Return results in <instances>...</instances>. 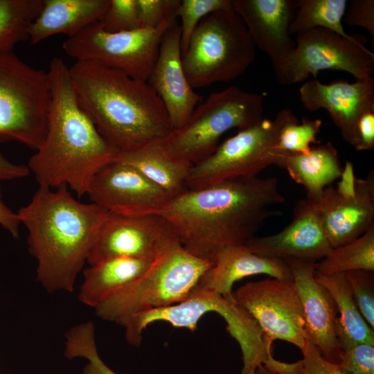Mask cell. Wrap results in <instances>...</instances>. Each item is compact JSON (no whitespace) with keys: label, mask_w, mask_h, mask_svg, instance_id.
<instances>
[{"label":"cell","mask_w":374,"mask_h":374,"mask_svg":"<svg viewBox=\"0 0 374 374\" xmlns=\"http://www.w3.org/2000/svg\"><path fill=\"white\" fill-rule=\"evenodd\" d=\"M296 117L284 108L276 116L239 130L217 146L206 159L191 166L187 177L188 190H197L239 177L258 176L271 166L283 167L287 153L277 149L283 127Z\"/></svg>","instance_id":"obj_9"},{"label":"cell","mask_w":374,"mask_h":374,"mask_svg":"<svg viewBox=\"0 0 374 374\" xmlns=\"http://www.w3.org/2000/svg\"><path fill=\"white\" fill-rule=\"evenodd\" d=\"M233 8V0H182L177 12L180 18L181 55L199 23L208 15Z\"/></svg>","instance_id":"obj_32"},{"label":"cell","mask_w":374,"mask_h":374,"mask_svg":"<svg viewBox=\"0 0 374 374\" xmlns=\"http://www.w3.org/2000/svg\"><path fill=\"white\" fill-rule=\"evenodd\" d=\"M66 186L39 188L17 212L28 230L37 277L49 292H72L107 211L78 201Z\"/></svg>","instance_id":"obj_3"},{"label":"cell","mask_w":374,"mask_h":374,"mask_svg":"<svg viewBox=\"0 0 374 374\" xmlns=\"http://www.w3.org/2000/svg\"><path fill=\"white\" fill-rule=\"evenodd\" d=\"M344 21L348 26H359L366 29L374 43V1L352 0L348 3Z\"/></svg>","instance_id":"obj_38"},{"label":"cell","mask_w":374,"mask_h":374,"mask_svg":"<svg viewBox=\"0 0 374 374\" xmlns=\"http://www.w3.org/2000/svg\"><path fill=\"white\" fill-rule=\"evenodd\" d=\"M30 172L28 166L13 163L0 152V181L22 179Z\"/></svg>","instance_id":"obj_40"},{"label":"cell","mask_w":374,"mask_h":374,"mask_svg":"<svg viewBox=\"0 0 374 374\" xmlns=\"http://www.w3.org/2000/svg\"><path fill=\"white\" fill-rule=\"evenodd\" d=\"M284 261L290 269L301 299L306 339L324 359L339 365L342 350L336 333L338 309L330 292L315 278L317 262L294 259Z\"/></svg>","instance_id":"obj_17"},{"label":"cell","mask_w":374,"mask_h":374,"mask_svg":"<svg viewBox=\"0 0 374 374\" xmlns=\"http://www.w3.org/2000/svg\"><path fill=\"white\" fill-rule=\"evenodd\" d=\"M48 73L51 98L46 133L28 167L39 188L66 186L81 197L87 194L94 176L114 159L116 152L80 105L66 63L53 57Z\"/></svg>","instance_id":"obj_2"},{"label":"cell","mask_w":374,"mask_h":374,"mask_svg":"<svg viewBox=\"0 0 374 374\" xmlns=\"http://www.w3.org/2000/svg\"><path fill=\"white\" fill-rule=\"evenodd\" d=\"M64 356L69 359L82 357L88 359L83 374H117L100 359L95 341L94 326L87 321L73 326L66 333Z\"/></svg>","instance_id":"obj_30"},{"label":"cell","mask_w":374,"mask_h":374,"mask_svg":"<svg viewBox=\"0 0 374 374\" xmlns=\"http://www.w3.org/2000/svg\"><path fill=\"white\" fill-rule=\"evenodd\" d=\"M87 195L108 213L127 216L160 214L172 199L135 168L114 159L96 173Z\"/></svg>","instance_id":"obj_14"},{"label":"cell","mask_w":374,"mask_h":374,"mask_svg":"<svg viewBox=\"0 0 374 374\" xmlns=\"http://www.w3.org/2000/svg\"><path fill=\"white\" fill-rule=\"evenodd\" d=\"M20 224L17 213H15L3 202L0 186V226L8 231L12 237L17 238L19 236Z\"/></svg>","instance_id":"obj_41"},{"label":"cell","mask_w":374,"mask_h":374,"mask_svg":"<svg viewBox=\"0 0 374 374\" xmlns=\"http://www.w3.org/2000/svg\"><path fill=\"white\" fill-rule=\"evenodd\" d=\"M240 374H255V370H247V371L242 370Z\"/></svg>","instance_id":"obj_43"},{"label":"cell","mask_w":374,"mask_h":374,"mask_svg":"<svg viewBox=\"0 0 374 374\" xmlns=\"http://www.w3.org/2000/svg\"><path fill=\"white\" fill-rule=\"evenodd\" d=\"M295 46L276 74L282 84L317 78L323 70L342 71L355 80L371 77L374 53L360 38L349 39L329 30L315 28L296 35Z\"/></svg>","instance_id":"obj_11"},{"label":"cell","mask_w":374,"mask_h":374,"mask_svg":"<svg viewBox=\"0 0 374 374\" xmlns=\"http://www.w3.org/2000/svg\"><path fill=\"white\" fill-rule=\"evenodd\" d=\"M110 0H44L42 8L30 26L29 40L37 44L56 34L71 37L97 21Z\"/></svg>","instance_id":"obj_22"},{"label":"cell","mask_w":374,"mask_h":374,"mask_svg":"<svg viewBox=\"0 0 374 374\" xmlns=\"http://www.w3.org/2000/svg\"><path fill=\"white\" fill-rule=\"evenodd\" d=\"M299 98L310 112L326 109L339 130L343 139L354 147L357 139V124L361 117L374 112V78L334 80L329 84L314 78L306 80L299 89Z\"/></svg>","instance_id":"obj_15"},{"label":"cell","mask_w":374,"mask_h":374,"mask_svg":"<svg viewBox=\"0 0 374 374\" xmlns=\"http://www.w3.org/2000/svg\"><path fill=\"white\" fill-rule=\"evenodd\" d=\"M256 48L233 8L213 12L199 23L181 55L187 80L193 89L232 81L253 62Z\"/></svg>","instance_id":"obj_7"},{"label":"cell","mask_w":374,"mask_h":374,"mask_svg":"<svg viewBox=\"0 0 374 374\" xmlns=\"http://www.w3.org/2000/svg\"><path fill=\"white\" fill-rule=\"evenodd\" d=\"M255 374H279L275 371L269 370L264 365H260L255 370Z\"/></svg>","instance_id":"obj_42"},{"label":"cell","mask_w":374,"mask_h":374,"mask_svg":"<svg viewBox=\"0 0 374 374\" xmlns=\"http://www.w3.org/2000/svg\"><path fill=\"white\" fill-rule=\"evenodd\" d=\"M69 74L80 105L116 153L160 141L173 130L147 82L89 60L75 61Z\"/></svg>","instance_id":"obj_4"},{"label":"cell","mask_w":374,"mask_h":374,"mask_svg":"<svg viewBox=\"0 0 374 374\" xmlns=\"http://www.w3.org/2000/svg\"><path fill=\"white\" fill-rule=\"evenodd\" d=\"M51 98L48 71L13 51L0 52V142L15 141L37 150L46 133Z\"/></svg>","instance_id":"obj_8"},{"label":"cell","mask_w":374,"mask_h":374,"mask_svg":"<svg viewBox=\"0 0 374 374\" xmlns=\"http://www.w3.org/2000/svg\"><path fill=\"white\" fill-rule=\"evenodd\" d=\"M98 21L102 28L109 33L141 28L136 0H110L107 9Z\"/></svg>","instance_id":"obj_34"},{"label":"cell","mask_w":374,"mask_h":374,"mask_svg":"<svg viewBox=\"0 0 374 374\" xmlns=\"http://www.w3.org/2000/svg\"><path fill=\"white\" fill-rule=\"evenodd\" d=\"M252 41L269 57L275 74L295 46L290 26L296 11V0H233Z\"/></svg>","instance_id":"obj_20"},{"label":"cell","mask_w":374,"mask_h":374,"mask_svg":"<svg viewBox=\"0 0 374 374\" xmlns=\"http://www.w3.org/2000/svg\"><path fill=\"white\" fill-rule=\"evenodd\" d=\"M141 28H156L166 19H176L180 0H136Z\"/></svg>","instance_id":"obj_36"},{"label":"cell","mask_w":374,"mask_h":374,"mask_svg":"<svg viewBox=\"0 0 374 374\" xmlns=\"http://www.w3.org/2000/svg\"><path fill=\"white\" fill-rule=\"evenodd\" d=\"M176 19H166L156 28L109 33L93 22L62 44L65 53L78 60H89L147 82L157 60L163 36Z\"/></svg>","instance_id":"obj_10"},{"label":"cell","mask_w":374,"mask_h":374,"mask_svg":"<svg viewBox=\"0 0 374 374\" xmlns=\"http://www.w3.org/2000/svg\"><path fill=\"white\" fill-rule=\"evenodd\" d=\"M262 112L261 95L231 86L208 96L181 127L157 144L170 158L192 166L215 152L225 132L258 123Z\"/></svg>","instance_id":"obj_5"},{"label":"cell","mask_w":374,"mask_h":374,"mask_svg":"<svg viewBox=\"0 0 374 374\" xmlns=\"http://www.w3.org/2000/svg\"><path fill=\"white\" fill-rule=\"evenodd\" d=\"M213 265L191 255L181 245L172 247L154 260L134 282L96 307V314L124 326L136 314L180 303L190 296Z\"/></svg>","instance_id":"obj_6"},{"label":"cell","mask_w":374,"mask_h":374,"mask_svg":"<svg viewBox=\"0 0 374 374\" xmlns=\"http://www.w3.org/2000/svg\"><path fill=\"white\" fill-rule=\"evenodd\" d=\"M256 274L292 280L290 269L284 260L256 254L243 244L221 250L213 266L203 274L194 290L231 296L236 281Z\"/></svg>","instance_id":"obj_21"},{"label":"cell","mask_w":374,"mask_h":374,"mask_svg":"<svg viewBox=\"0 0 374 374\" xmlns=\"http://www.w3.org/2000/svg\"><path fill=\"white\" fill-rule=\"evenodd\" d=\"M338 366L346 374H374V344L360 343L344 350Z\"/></svg>","instance_id":"obj_37"},{"label":"cell","mask_w":374,"mask_h":374,"mask_svg":"<svg viewBox=\"0 0 374 374\" xmlns=\"http://www.w3.org/2000/svg\"><path fill=\"white\" fill-rule=\"evenodd\" d=\"M153 260L116 257L98 262L84 270L78 299L96 308L114 293L137 279Z\"/></svg>","instance_id":"obj_24"},{"label":"cell","mask_w":374,"mask_h":374,"mask_svg":"<svg viewBox=\"0 0 374 374\" xmlns=\"http://www.w3.org/2000/svg\"><path fill=\"white\" fill-rule=\"evenodd\" d=\"M358 269L374 271V225L355 240L332 248L315 271L328 275Z\"/></svg>","instance_id":"obj_28"},{"label":"cell","mask_w":374,"mask_h":374,"mask_svg":"<svg viewBox=\"0 0 374 374\" xmlns=\"http://www.w3.org/2000/svg\"><path fill=\"white\" fill-rule=\"evenodd\" d=\"M114 160L133 167L172 198L188 190L186 181L191 166L170 158L157 143L118 152Z\"/></svg>","instance_id":"obj_25"},{"label":"cell","mask_w":374,"mask_h":374,"mask_svg":"<svg viewBox=\"0 0 374 374\" xmlns=\"http://www.w3.org/2000/svg\"><path fill=\"white\" fill-rule=\"evenodd\" d=\"M356 150H372L374 148V112L364 114L357 124Z\"/></svg>","instance_id":"obj_39"},{"label":"cell","mask_w":374,"mask_h":374,"mask_svg":"<svg viewBox=\"0 0 374 374\" xmlns=\"http://www.w3.org/2000/svg\"><path fill=\"white\" fill-rule=\"evenodd\" d=\"M314 275L335 301L339 314L336 333L342 351L360 343L374 344V330L360 313L345 274L324 275L315 271Z\"/></svg>","instance_id":"obj_26"},{"label":"cell","mask_w":374,"mask_h":374,"mask_svg":"<svg viewBox=\"0 0 374 374\" xmlns=\"http://www.w3.org/2000/svg\"><path fill=\"white\" fill-rule=\"evenodd\" d=\"M314 206L332 248L355 240L374 225V170L356 177L352 192L326 188Z\"/></svg>","instance_id":"obj_16"},{"label":"cell","mask_w":374,"mask_h":374,"mask_svg":"<svg viewBox=\"0 0 374 374\" xmlns=\"http://www.w3.org/2000/svg\"><path fill=\"white\" fill-rule=\"evenodd\" d=\"M233 295L256 319L268 340H284L303 350L306 341L304 315L293 280L272 278L251 281Z\"/></svg>","instance_id":"obj_13"},{"label":"cell","mask_w":374,"mask_h":374,"mask_svg":"<svg viewBox=\"0 0 374 374\" xmlns=\"http://www.w3.org/2000/svg\"><path fill=\"white\" fill-rule=\"evenodd\" d=\"M301 352L302 359L294 363L278 360L272 368L273 371L279 374H346L338 365L324 359L307 339Z\"/></svg>","instance_id":"obj_33"},{"label":"cell","mask_w":374,"mask_h":374,"mask_svg":"<svg viewBox=\"0 0 374 374\" xmlns=\"http://www.w3.org/2000/svg\"><path fill=\"white\" fill-rule=\"evenodd\" d=\"M283 168L304 188L306 198L313 203L321 199L324 190L340 178L343 172L338 152L330 142L311 148L306 153L287 154Z\"/></svg>","instance_id":"obj_23"},{"label":"cell","mask_w":374,"mask_h":374,"mask_svg":"<svg viewBox=\"0 0 374 374\" xmlns=\"http://www.w3.org/2000/svg\"><path fill=\"white\" fill-rule=\"evenodd\" d=\"M43 4L44 0H0V52L12 51L29 39L30 26Z\"/></svg>","instance_id":"obj_29"},{"label":"cell","mask_w":374,"mask_h":374,"mask_svg":"<svg viewBox=\"0 0 374 374\" xmlns=\"http://www.w3.org/2000/svg\"><path fill=\"white\" fill-rule=\"evenodd\" d=\"M275 177L228 179L172 198L160 213L172 225L181 246L214 263L223 249L245 244L273 210L285 202Z\"/></svg>","instance_id":"obj_1"},{"label":"cell","mask_w":374,"mask_h":374,"mask_svg":"<svg viewBox=\"0 0 374 374\" xmlns=\"http://www.w3.org/2000/svg\"><path fill=\"white\" fill-rule=\"evenodd\" d=\"M350 284L353 298L363 318L374 328L373 271L358 269L344 273Z\"/></svg>","instance_id":"obj_35"},{"label":"cell","mask_w":374,"mask_h":374,"mask_svg":"<svg viewBox=\"0 0 374 374\" xmlns=\"http://www.w3.org/2000/svg\"><path fill=\"white\" fill-rule=\"evenodd\" d=\"M296 11L290 26L292 35L320 28L332 31L345 38L359 37L344 30L342 20L348 5L346 0H296Z\"/></svg>","instance_id":"obj_27"},{"label":"cell","mask_w":374,"mask_h":374,"mask_svg":"<svg viewBox=\"0 0 374 374\" xmlns=\"http://www.w3.org/2000/svg\"><path fill=\"white\" fill-rule=\"evenodd\" d=\"M322 121L303 117L300 123L295 117L282 129L277 149L287 154L306 153L311 149L312 143H319L317 139Z\"/></svg>","instance_id":"obj_31"},{"label":"cell","mask_w":374,"mask_h":374,"mask_svg":"<svg viewBox=\"0 0 374 374\" xmlns=\"http://www.w3.org/2000/svg\"><path fill=\"white\" fill-rule=\"evenodd\" d=\"M147 82L163 102L173 130L181 127L197 105L202 103V97L194 91L185 75L180 25L177 19L163 36L157 60Z\"/></svg>","instance_id":"obj_19"},{"label":"cell","mask_w":374,"mask_h":374,"mask_svg":"<svg viewBox=\"0 0 374 374\" xmlns=\"http://www.w3.org/2000/svg\"><path fill=\"white\" fill-rule=\"evenodd\" d=\"M178 245L175 231L160 214L127 216L107 213L87 262L93 265L116 257L154 260Z\"/></svg>","instance_id":"obj_12"},{"label":"cell","mask_w":374,"mask_h":374,"mask_svg":"<svg viewBox=\"0 0 374 374\" xmlns=\"http://www.w3.org/2000/svg\"><path fill=\"white\" fill-rule=\"evenodd\" d=\"M245 244L254 253L285 260L317 262L332 249L321 226L314 203L297 202L290 223L278 233L254 236Z\"/></svg>","instance_id":"obj_18"}]
</instances>
